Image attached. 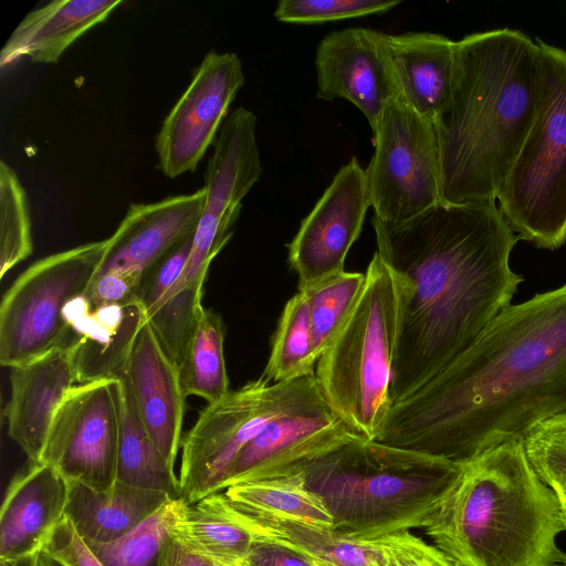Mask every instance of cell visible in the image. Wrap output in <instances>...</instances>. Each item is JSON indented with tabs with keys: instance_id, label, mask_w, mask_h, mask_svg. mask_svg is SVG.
I'll return each mask as SVG.
<instances>
[{
	"instance_id": "6da1fadb",
	"label": "cell",
	"mask_w": 566,
	"mask_h": 566,
	"mask_svg": "<svg viewBox=\"0 0 566 566\" xmlns=\"http://www.w3.org/2000/svg\"><path fill=\"white\" fill-rule=\"evenodd\" d=\"M566 413V284L503 310L375 441L465 463Z\"/></svg>"
},
{
	"instance_id": "7a4b0ae2",
	"label": "cell",
	"mask_w": 566,
	"mask_h": 566,
	"mask_svg": "<svg viewBox=\"0 0 566 566\" xmlns=\"http://www.w3.org/2000/svg\"><path fill=\"white\" fill-rule=\"evenodd\" d=\"M377 252L405 281L390 397L405 400L457 360L507 306L523 276L520 240L495 202L440 201L420 214L371 218Z\"/></svg>"
},
{
	"instance_id": "3957f363",
	"label": "cell",
	"mask_w": 566,
	"mask_h": 566,
	"mask_svg": "<svg viewBox=\"0 0 566 566\" xmlns=\"http://www.w3.org/2000/svg\"><path fill=\"white\" fill-rule=\"evenodd\" d=\"M541 96V50L509 28L455 43L449 96L434 118L441 201L495 202L533 125Z\"/></svg>"
},
{
	"instance_id": "277c9868",
	"label": "cell",
	"mask_w": 566,
	"mask_h": 566,
	"mask_svg": "<svg viewBox=\"0 0 566 566\" xmlns=\"http://www.w3.org/2000/svg\"><path fill=\"white\" fill-rule=\"evenodd\" d=\"M463 464L424 527L434 546L457 566H560V502L532 468L523 438Z\"/></svg>"
},
{
	"instance_id": "5b68a950",
	"label": "cell",
	"mask_w": 566,
	"mask_h": 566,
	"mask_svg": "<svg viewBox=\"0 0 566 566\" xmlns=\"http://www.w3.org/2000/svg\"><path fill=\"white\" fill-rule=\"evenodd\" d=\"M464 464L363 437L310 462L300 475L347 538L377 539L426 527Z\"/></svg>"
},
{
	"instance_id": "8992f818",
	"label": "cell",
	"mask_w": 566,
	"mask_h": 566,
	"mask_svg": "<svg viewBox=\"0 0 566 566\" xmlns=\"http://www.w3.org/2000/svg\"><path fill=\"white\" fill-rule=\"evenodd\" d=\"M363 292L315 377L329 408L356 434L375 440L388 416L403 279L376 251Z\"/></svg>"
},
{
	"instance_id": "52a82bcc",
	"label": "cell",
	"mask_w": 566,
	"mask_h": 566,
	"mask_svg": "<svg viewBox=\"0 0 566 566\" xmlns=\"http://www.w3.org/2000/svg\"><path fill=\"white\" fill-rule=\"evenodd\" d=\"M537 42L538 109L497 207L520 239L555 250L566 242V51Z\"/></svg>"
},
{
	"instance_id": "ba28073f",
	"label": "cell",
	"mask_w": 566,
	"mask_h": 566,
	"mask_svg": "<svg viewBox=\"0 0 566 566\" xmlns=\"http://www.w3.org/2000/svg\"><path fill=\"white\" fill-rule=\"evenodd\" d=\"M319 391L315 375L285 382L261 375L208 403L181 441V499L195 504L220 492L227 470L243 447L272 420Z\"/></svg>"
},
{
	"instance_id": "9c48e42d",
	"label": "cell",
	"mask_w": 566,
	"mask_h": 566,
	"mask_svg": "<svg viewBox=\"0 0 566 566\" xmlns=\"http://www.w3.org/2000/svg\"><path fill=\"white\" fill-rule=\"evenodd\" d=\"M107 239L38 260L4 293L0 305V363L14 367L66 345L67 305L85 294Z\"/></svg>"
},
{
	"instance_id": "30bf717a",
	"label": "cell",
	"mask_w": 566,
	"mask_h": 566,
	"mask_svg": "<svg viewBox=\"0 0 566 566\" xmlns=\"http://www.w3.org/2000/svg\"><path fill=\"white\" fill-rule=\"evenodd\" d=\"M373 133L375 151L365 174L374 216L401 222L439 203L441 165L434 122L394 98Z\"/></svg>"
},
{
	"instance_id": "8fae6325",
	"label": "cell",
	"mask_w": 566,
	"mask_h": 566,
	"mask_svg": "<svg viewBox=\"0 0 566 566\" xmlns=\"http://www.w3.org/2000/svg\"><path fill=\"white\" fill-rule=\"evenodd\" d=\"M255 124V115L244 107L235 108L222 124L205 171L206 200L190 256L181 276L159 304L206 277L213 258L231 238L241 201L262 174Z\"/></svg>"
},
{
	"instance_id": "7c38bea8",
	"label": "cell",
	"mask_w": 566,
	"mask_h": 566,
	"mask_svg": "<svg viewBox=\"0 0 566 566\" xmlns=\"http://www.w3.org/2000/svg\"><path fill=\"white\" fill-rule=\"evenodd\" d=\"M117 379L75 385L59 407L39 463L96 490L116 480Z\"/></svg>"
},
{
	"instance_id": "4fadbf2b",
	"label": "cell",
	"mask_w": 566,
	"mask_h": 566,
	"mask_svg": "<svg viewBox=\"0 0 566 566\" xmlns=\"http://www.w3.org/2000/svg\"><path fill=\"white\" fill-rule=\"evenodd\" d=\"M243 84L242 62L235 53L211 50L205 55L156 136L158 168L166 177L196 170Z\"/></svg>"
},
{
	"instance_id": "5bb4252c",
	"label": "cell",
	"mask_w": 566,
	"mask_h": 566,
	"mask_svg": "<svg viewBox=\"0 0 566 566\" xmlns=\"http://www.w3.org/2000/svg\"><path fill=\"white\" fill-rule=\"evenodd\" d=\"M360 437L329 408L322 392L272 420L226 472L221 491L259 480L293 476L313 460Z\"/></svg>"
},
{
	"instance_id": "9a60e30c",
	"label": "cell",
	"mask_w": 566,
	"mask_h": 566,
	"mask_svg": "<svg viewBox=\"0 0 566 566\" xmlns=\"http://www.w3.org/2000/svg\"><path fill=\"white\" fill-rule=\"evenodd\" d=\"M369 206L365 169L354 157L334 176L287 247L298 289L344 271Z\"/></svg>"
},
{
	"instance_id": "2e32d148",
	"label": "cell",
	"mask_w": 566,
	"mask_h": 566,
	"mask_svg": "<svg viewBox=\"0 0 566 566\" xmlns=\"http://www.w3.org/2000/svg\"><path fill=\"white\" fill-rule=\"evenodd\" d=\"M316 96L343 98L361 111L374 132L386 104L400 98L387 34L365 28L328 33L315 54Z\"/></svg>"
},
{
	"instance_id": "e0dca14e",
	"label": "cell",
	"mask_w": 566,
	"mask_h": 566,
	"mask_svg": "<svg viewBox=\"0 0 566 566\" xmlns=\"http://www.w3.org/2000/svg\"><path fill=\"white\" fill-rule=\"evenodd\" d=\"M206 187L190 195L153 203H132L107 249L96 274L117 273L140 283L144 274L171 248L195 233Z\"/></svg>"
},
{
	"instance_id": "ac0fdd59",
	"label": "cell",
	"mask_w": 566,
	"mask_h": 566,
	"mask_svg": "<svg viewBox=\"0 0 566 566\" xmlns=\"http://www.w3.org/2000/svg\"><path fill=\"white\" fill-rule=\"evenodd\" d=\"M75 382L70 345L10 368L11 396L4 410L8 433L34 464L40 462L53 418Z\"/></svg>"
},
{
	"instance_id": "d6986e66",
	"label": "cell",
	"mask_w": 566,
	"mask_h": 566,
	"mask_svg": "<svg viewBox=\"0 0 566 566\" xmlns=\"http://www.w3.org/2000/svg\"><path fill=\"white\" fill-rule=\"evenodd\" d=\"M126 373L140 419L157 448L175 465L185 399L179 368L158 343L148 321L133 344Z\"/></svg>"
},
{
	"instance_id": "ffe728a7",
	"label": "cell",
	"mask_w": 566,
	"mask_h": 566,
	"mask_svg": "<svg viewBox=\"0 0 566 566\" xmlns=\"http://www.w3.org/2000/svg\"><path fill=\"white\" fill-rule=\"evenodd\" d=\"M67 481L52 467L33 463L10 483L0 511V560L35 555L64 517Z\"/></svg>"
},
{
	"instance_id": "44dd1931",
	"label": "cell",
	"mask_w": 566,
	"mask_h": 566,
	"mask_svg": "<svg viewBox=\"0 0 566 566\" xmlns=\"http://www.w3.org/2000/svg\"><path fill=\"white\" fill-rule=\"evenodd\" d=\"M230 504L253 533L287 543L322 566H395L421 539L409 531L371 541L352 539L329 527Z\"/></svg>"
},
{
	"instance_id": "7402d4cb",
	"label": "cell",
	"mask_w": 566,
	"mask_h": 566,
	"mask_svg": "<svg viewBox=\"0 0 566 566\" xmlns=\"http://www.w3.org/2000/svg\"><path fill=\"white\" fill-rule=\"evenodd\" d=\"M65 317L74 334L69 345L77 384H86L118 379L124 374L147 314L138 301L91 310L82 295L69 304Z\"/></svg>"
},
{
	"instance_id": "603a6c76",
	"label": "cell",
	"mask_w": 566,
	"mask_h": 566,
	"mask_svg": "<svg viewBox=\"0 0 566 566\" xmlns=\"http://www.w3.org/2000/svg\"><path fill=\"white\" fill-rule=\"evenodd\" d=\"M400 98L434 122L453 80L455 43L432 32L387 34Z\"/></svg>"
},
{
	"instance_id": "cb8c5ba5",
	"label": "cell",
	"mask_w": 566,
	"mask_h": 566,
	"mask_svg": "<svg viewBox=\"0 0 566 566\" xmlns=\"http://www.w3.org/2000/svg\"><path fill=\"white\" fill-rule=\"evenodd\" d=\"M120 0H54L32 10L14 29L0 52V66L22 56L56 63L81 35L104 21Z\"/></svg>"
},
{
	"instance_id": "d4e9b609",
	"label": "cell",
	"mask_w": 566,
	"mask_h": 566,
	"mask_svg": "<svg viewBox=\"0 0 566 566\" xmlns=\"http://www.w3.org/2000/svg\"><path fill=\"white\" fill-rule=\"evenodd\" d=\"M172 500L164 492L133 486L115 480L105 490L67 481L64 516L84 541H115Z\"/></svg>"
},
{
	"instance_id": "484cf974",
	"label": "cell",
	"mask_w": 566,
	"mask_h": 566,
	"mask_svg": "<svg viewBox=\"0 0 566 566\" xmlns=\"http://www.w3.org/2000/svg\"><path fill=\"white\" fill-rule=\"evenodd\" d=\"M169 535L220 566H242L255 536L220 492L195 504L184 502Z\"/></svg>"
},
{
	"instance_id": "4316f807",
	"label": "cell",
	"mask_w": 566,
	"mask_h": 566,
	"mask_svg": "<svg viewBox=\"0 0 566 566\" xmlns=\"http://www.w3.org/2000/svg\"><path fill=\"white\" fill-rule=\"evenodd\" d=\"M118 453L116 480L181 497L179 478L149 436L138 413L126 370L116 381Z\"/></svg>"
},
{
	"instance_id": "83f0119b",
	"label": "cell",
	"mask_w": 566,
	"mask_h": 566,
	"mask_svg": "<svg viewBox=\"0 0 566 566\" xmlns=\"http://www.w3.org/2000/svg\"><path fill=\"white\" fill-rule=\"evenodd\" d=\"M224 324L221 316L201 307L197 327L179 368L186 397L198 396L216 402L229 394V378L223 354Z\"/></svg>"
},
{
	"instance_id": "f1b7e54d",
	"label": "cell",
	"mask_w": 566,
	"mask_h": 566,
	"mask_svg": "<svg viewBox=\"0 0 566 566\" xmlns=\"http://www.w3.org/2000/svg\"><path fill=\"white\" fill-rule=\"evenodd\" d=\"M234 505L332 528L333 518L319 497L300 474L239 483L224 491Z\"/></svg>"
},
{
	"instance_id": "f546056e",
	"label": "cell",
	"mask_w": 566,
	"mask_h": 566,
	"mask_svg": "<svg viewBox=\"0 0 566 566\" xmlns=\"http://www.w3.org/2000/svg\"><path fill=\"white\" fill-rule=\"evenodd\" d=\"M316 363L308 305L298 290L284 306L262 375L272 382L292 381L315 375Z\"/></svg>"
},
{
	"instance_id": "4dcf8cb0",
	"label": "cell",
	"mask_w": 566,
	"mask_h": 566,
	"mask_svg": "<svg viewBox=\"0 0 566 566\" xmlns=\"http://www.w3.org/2000/svg\"><path fill=\"white\" fill-rule=\"evenodd\" d=\"M365 280L364 273L340 271L298 289L307 301L313 348L317 360L352 314Z\"/></svg>"
},
{
	"instance_id": "1f68e13d",
	"label": "cell",
	"mask_w": 566,
	"mask_h": 566,
	"mask_svg": "<svg viewBox=\"0 0 566 566\" xmlns=\"http://www.w3.org/2000/svg\"><path fill=\"white\" fill-rule=\"evenodd\" d=\"M184 500H169L124 536L107 543L85 541L104 566H157L169 528Z\"/></svg>"
},
{
	"instance_id": "d6a6232c",
	"label": "cell",
	"mask_w": 566,
	"mask_h": 566,
	"mask_svg": "<svg viewBox=\"0 0 566 566\" xmlns=\"http://www.w3.org/2000/svg\"><path fill=\"white\" fill-rule=\"evenodd\" d=\"M202 277L160 303L147 321L165 353L181 367L202 307Z\"/></svg>"
},
{
	"instance_id": "836d02e7",
	"label": "cell",
	"mask_w": 566,
	"mask_h": 566,
	"mask_svg": "<svg viewBox=\"0 0 566 566\" xmlns=\"http://www.w3.org/2000/svg\"><path fill=\"white\" fill-rule=\"evenodd\" d=\"M33 251L28 198L15 171L0 161V277Z\"/></svg>"
},
{
	"instance_id": "e575fe53",
	"label": "cell",
	"mask_w": 566,
	"mask_h": 566,
	"mask_svg": "<svg viewBox=\"0 0 566 566\" xmlns=\"http://www.w3.org/2000/svg\"><path fill=\"white\" fill-rule=\"evenodd\" d=\"M523 443L539 479L555 492L566 491V413L533 427Z\"/></svg>"
},
{
	"instance_id": "d590c367",
	"label": "cell",
	"mask_w": 566,
	"mask_h": 566,
	"mask_svg": "<svg viewBox=\"0 0 566 566\" xmlns=\"http://www.w3.org/2000/svg\"><path fill=\"white\" fill-rule=\"evenodd\" d=\"M398 0H281L274 15L286 23H322L390 11Z\"/></svg>"
},
{
	"instance_id": "8d00e7d4",
	"label": "cell",
	"mask_w": 566,
	"mask_h": 566,
	"mask_svg": "<svg viewBox=\"0 0 566 566\" xmlns=\"http://www.w3.org/2000/svg\"><path fill=\"white\" fill-rule=\"evenodd\" d=\"M195 233L163 255L142 277L137 301L149 315L181 276L190 256Z\"/></svg>"
},
{
	"instance_id": "74e56055",
	"label": "cell",
	"mask_w": 566,
	"mask_h": 566,
	"mask_svg": "<svg viewBox=\"0 0 566 566\" xmlns=\"http://www.w3.org/2000/svg\"><path fill=\"white\" fill-rule=\"evenodd\" d=\"M42 548L67 566H104L65 516Z\"/></svg>"
},
{
	"instance_id": "f35d334b",
	"label": "cell",
	"mask_w": 566,
	"mask_h": 566,
	"mask_svg": "<svg viewBox=\"0 0 566 566\" xmlns=\"http://www.w3.org/2000/svg\"><path fill=\"white\" fill-rule=\"evenodd\" d=\"M254 535L243 566H322L314 557L287 543Z\"/></svg>"
},
{
	"instance_id": "ab89813d",
	"label": "cell",
	"mask_w": 566,
	"mask_h": 566,
	"mask_svg": "<svg viewBox=\"0 0 566 566\" xmlns=\"http://www.w3.org/2000/svg\"><path fill=\"white\" fill-rule=\"evenodd\" d=\"M139 283L117 273L96 274L83 298L88 308L127 305L137 301Z\"/></svg>"
},
{
	"instance_id": "60d3db41",
	"label": "cell",
	"mask_w": 566,
	"mask_h": 566,
	"mask_svg": "<svg viewBox=\"0 0 566 566\" xmlns=\"http://www.w3.org/2000/svg\"><path fill=\"white\" fill-rule=\"evenodd\" d=\"M157 566H220L188 549L169 535L159 554Z\"/></svg>"
},
{
	"instance_id": "b9f144b4",
	"label": "cell",
	"mask_w": 566,
	"mask_h": 566,
	"mask_svg": "<svg viewBox=\"0 0 566 566\" xmlns=\"http://www.w3.org/2000/svg\"><path fill=\"white\" fill-rule=\"evenodd\" d=\"M396 566H457L436 546L420 539Z\"/></svg>"
},
{
	"instance_id": "7bdbcfd3",
	"label": "cell",
	"mask_w": 566,
	"mask_h": 566,
	"mask_svg": "<svg viewBox=\"0 0 566 566\" xmlns=\"http://www.w3.org/2000/svg\"><path fill=\"white\" fill-rule=\"evenodd\" d=\"M557 495H558V499L560 502L562 515H563V520H564L565 527H566V496L562 495L559 493H557Z\"/></svg>"
},
{
	"instance_id": "ee69618b",
	"label": "cell",
	"mask_w": 566,
	"mask_h": 566,
	"mask_svg": "<svg viewBox=\"0 0 566 566\" xmlns=\"http://www.w3.org/2000/svg\"><path fill=\"white\" fill-rule=\"evenodd\" d=\"M560 566H566V554H565V556H564V559H563V562H562V565H560Z\"/></svg>"
},
{
	"instance_id": "f6af8a7d",
	"label": "cell",
	"mask_w": 566,
	"mask_h": 566,
	"mask_svg": "<svg viewBox=\"0 0 566 566\" xmlns=\"http://www.w3.org/2000/svg\"><path fill=\"white\" fill-rule=\"evenodd\" d=\"M556 493H559V494H562V495H565V496H566V491L556 492Z\"/></svg>"
},
{
	"instance_id": "bcb514c9",
	"label": "cell",
	"mask_w": 566,
	"mask_h": 566,
	"mask_svg": "<svg viewBox=\"0 0 566 566\" xmlns=\"http://www.w3.org/2000/svg\"><path fill=\"white\" fill-rule=\"evenodd\" d=\"M243 566V565H242Z\"/></svg>"
}]
</instances>
